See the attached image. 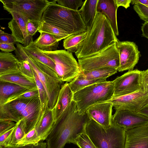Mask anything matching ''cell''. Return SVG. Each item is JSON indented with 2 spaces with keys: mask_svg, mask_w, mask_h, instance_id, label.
I'll use <instances>...</instances> for the list:
<instances>
[{
  "mask_svg": "<svg viewBox=\"0 0 148 148\" xmlns=\"http://www.w3.org/2000/svg\"><path fill=\"white\" fill-rule=\"evenodd\" d=\"M40 33L45 32L53 36L59 42L71 35L64 30L44 21H41L38 31Z\"/></svg>",
  "mask_w": 148,
  "mask_h": 148,
  "instance_id": "28",
  "label": "cell"
},
{
  "mask_svg": "<svg viewBox=\"0 0 148 148\" xmlns=\"http://www.w3.org/2000/svg\"><path fill=\"white\" fill-rule=\"evenodd\" d=\"M106 81V79H88L81 72L75 79L69 83L72 91L75 93L89 85Z\"/></svg>",
  "mask_w": 148,
  "mask_h": 148,
  "instance_id": "30",
  "label": "cell"
},
{
  "mask_svg": "<svg viewBox=\"0 0 148 148\" xmlns=\"http://www.w3.org/2000/svg\"><path fill=\"white\" fill-rule=\"evenodd\" d=\"M4 9L17 13L28 19L40 22L42 14L51 1L47 0H0Z\"/></svg>",
  "mask_w": 148,
  "mask_h": 148,
  "instance_id": "10",
  "label": "cell"
},
{
  "mask_svg": "<svg viewBox=\"0 0 148 148\" xmlns=\"http://www.w3.org/2000/svg\"><path fill=\"white\" fill-rule=\"evenodd\" d=\"M125 131L148 124V117L138 112L125 110H116L112 123Z\"/></svg>",
  "mask_w": 148,
  "mask_h": 148,
  "instance_id": "14",
  "label": "cell"
},
{
  "mask_svg": "<svg viewBox=\"0 0 148 148\" xmlns=\"http://www.w3.org/2000/svg\"><path fill=\"white\" fill-rule=\"evenodd\" d=\"M87 32L71 35L64 39L63 46L65 49L72 53H75L81 43L87 36Z\"/></svg>",
  "mask_w": 148,
  "mask_h": 148,
  "instance_id": "29",
  "label": "cell"
},
{
  "mask_svg": "<svg viewBox=\"0 0 148 148\" xmlns=\"http://www.w3.org/2000/svg\"><path fill=\"white\" fill-rule=\"evenodd\" d=\"M14 51L18 60L26 59L36 72L47 92L49 99L48 106L52 110L55 106L60 91L65 83L59 78L57 73L52 69L35 58L27 55L23 46L16 44Z\"/></svg>",
  "mask_w": 148,
  "mask_h": 148,
  "instance_id": "4",
  "label": "cell"
},
{
  "mask_svg": "<svg viewBox=\"0 0 148 148\" xmlns=\"http://www.w3.org/2000/svg\"><path fill=\"white\" fill-rule=\"evenodd\" d=\"M116 45L120 58V66L118 71L133 70L141 56L137 45L133 42L120 41L118 39Z\"/></svg>",
  "mask_w": 148,
  "mask_h": 148,
  "instance_id": "12",
  "label": "cell"
},
{
  "mask_svg": "<svg viewBox=\"0 0 148 148\" xmlns=\"http://www.w3.org/2000/svg\"><path fill=\"white\" fill-rule=\"evenodd\" d=\"M41 21L56 26L71 35L87 32L79 10L62 7L56 0L51 1L42 14Z\"/></svg>",
  "mask_w": 148,
  "mask_h": 148,
  "instance_id": "5",
  "label": "cell"
},
{
  "mask_svg": "<svg viewBox=\"0 0 148 148\" xmlns=\"http://www.w3.org/2000/svg\"><path fill=\"white\" fill-rule=\"evenodd\" d=\"M117 39L105 16L97 12L92 27L75 54L78 59L91 56L115 43Z\"/></svg>",
  "mask_w": 148,
  "mask_h": 148,
  "instance_id": "3",
  "label": "cell"
},
{
  "mask_svg": "<svg viewBox=\"0 0 148 148\" xmlns=\"http://www.w3.org/2000/svg\"><path fill=\"white\" fill-rule=\"evenodd\" d=\"M29 90H32L13 83L0 81V105L5 103L11 96Z\"/></svg>",
  "mask_w": 148,
  "mask_h": 148,
  "instance_id": "24",
  "label": "cell"
},
{
  "mask_svg": "<svg viewBox=\"0 0 148 148\" xmlns=\"http://www.w3.org/2000/svg\"><path fill=\"white\" fill-rule=\"evenodd\" d=\"M133 8L140 19L145 21H148V3L146 4L136 3L134 5Z\"/></svg>",
  "mask_w": 148,
  "mask_h": 148,
  "instance_id": "38",
  "label": "cell"
},
{
  "mask_svg": "<svg viewBox=\"0 0 148 148\" xmlns=\"http://www.w3.org/2000/svg\"><path fill=\"white\" fill-rule=\"evenodd\" d=\"M118 70L110 67H105L91 70L82 71L81 73L88 80L106 79L116 73Z\"/></svg>",
  "mask_w": 148,
  "mask_h": 148,
  "instance_id": "27",
  "label": "cell"
},
{
  "mask_svg": "<svg viewBox=\"0 0 148 148\" xmlns=\"http://www.w3.org/2000/svg\"><path fill=\"white\" fill-rule=\"evenodd\" d=\"M0 81L13 83L30 90L37 89L35 79L27 77L21 72L0 75Z\"/></svg>",
  "mask_w": 148,
  "mask_h": 148,
  "instance_id": "23",
  "label": "cell"
},
{
  "mask_svg": "<svg viewBox=\"0 0 148 148\" xmlns=\"http://www.w3.org/2000/svg\"><path fill=\"white\" fill-rule=\"evenodd\" d=\"M78 63L82 71L105 67L118 70L120 58L116 43L92 55L78 59Z\"/></svg>",
  "mask_w": 148,
  "mask_h": 148,
  "instance_id": "9",
  "label": "cell"
},
{
  "mask_svg": "<svg viewBox=\"0 0 148 148\" xmlns=\"http://www.w3.org/2000/svg\"><path fill=\"white\" fill-rule=\"evenodd\" d=\"M101 102L111 103L115 110H125L138 112L148 103V94L144 93L143 91H139L113 98L108 101Z\"/></svg>",
  "mask_w": 148,
  "mask_h": 148,
  "instance_id": "13",
  "label": "cell"
},
{
  "mask_svg": "<svg viewBox=\"0 0 148 148\" xmlns=\"http://www.w3.org/2000/svg\"><path fill=\"white\" fill-rule=\"evenodd\" d=\"M74 93L68 82L62 86L56 103L52 110L56 122L63 115L73 100Z\"/></svg>",
  "mask_w": 148,
  "mask_h": 148,
  "instance_id": "18",
  "label": "cell"
},
{
  "mask_svg": "<svg viewBox=\"0 0 148 148\" xmlns=\"http://www.w3.org/2000/svg\"><path fill=\"white\" fill-rule=\"evenodd\" d=\"M14 44L12 43H0V49L2 52L10 53L16 50V47Z\"/></svg>",
  "mask_w": 148,
  "mask_h": 148,
  "instance_id": "44",
  "label": "cell"
},
{
  "mask_svg": "<svg viewBox=\"0 0 148 148\" xmlns=\"http://www.w3.org/2000/svg\"><path fill=\"white\" fill-rule=\"evenodd\" d=\"M41 141L35 128L26 134L14 147L25 146L37 143Z\"/></svg>",
  "mask_w": 148,
  "mask_h": 148,
  "instance_id": "33",
  "label": "cell"
},
{
  "mask_svg": "<svg viewBox=\"0 0 148 148\" xmlns=\"http://www.w3.org/2000/svg\"><path fill=\"white\" fill-rule=\"evenodd\" d=\"M88 118L86 112L79 113L73 100L47 138V148H63L84 130Z\"/></svg>",
  "mask_w": 148,
  "mask_h": 148,
  "instance_id": "1",
  "label": "cell"
},
{
  "mask_svg": "<svg viewBox=\"0 0 148 148\" xmlns=\"http://www.w3.org/2000/svg\"><path fill=\"white\" fill-rule=\"evenodd\" d=\"M117 8L115 0H98L97 12L101 13L105 16L116 36L119 35L116 18Z\"/></svg>",
  "mask_w": 148,
  "mask_h": 148,
  "instance_id": "19",
  "label": "cell"
},
{
  "mask_svg": "<svg viewBox=\"0 0 148 148\" xmlns=\"http://www.w3.org/2000/svg\"><path fill=\"white\" fill-rule=\"evenodd\" d=\"M55 123L52 110L49 108L44 112L35 127L41 141L46 139L52 131Z\"/></svg>",
  "mask_w": 148,
  "mask_h": 148,
  "instance_id": "20",
  "label": "cell"
},
{
  "mask_svg": "<svg viewBox=\"0 0 148 148\" xmlns=\"http://www.w3.org/2000/svg\"><path fill=\"white\" fill-rule=\"evenodd\" d=\"M34 42L36 46L42 51H53L57 50L59 42L53 36L47 33L41 32Z\"/></svg>",
  "mask_w": 148,
  "mask_h": 148,
  "instance_id": "26",
  "label": "cell"
},
{
  "mask_svg": "<svg viewBox=\"0 0 148 148\" xmlns=\"http://www.w3.org/2000/svg\"><path fill=\"white\" fill-rule=\"evenodd\" d=\"M143 113L144 115L148 117V104L144 107Z\"/></svg>",
  "mask_w": 148,
  "mask_h": 148,
  "instance_id": "48",
  "label": "cell"
},
{
  "mask_svg": "<svg viewBox=\"0 0 148 148\" xmlns=\"http://www.w3.org/2000/svg\"><path fill=\"white\" fill-rule=\"evenodd\" d=\"M112 107L110 103H99L90 106L86 112L89 118L102 126L108 128L112 124Z\"/></svg>",
  "mask_w": 148,
  "mask_h": 148,
  "instance_id": "15",
  "label": "cell"
},
{
  "mask_svg": "<svg viewBox=\"0 0 148 148\" xmlns=\"http://www.w3.org/2000/svg\"><path fill=\"white\" fill-rule=\"evenodd\" d=\"M16 125L14 121L9 120L0 121V135L14 127Z\"/></svg>",
  "mask_w": 148,
  "mask_h": 148,
  "instance_id": "43",
  "label": "cell"
},
{
  "mask_svg": "<svg viewBox=\"0 0 148 148\" xmlns=\"http://www.w3.org/2000/svg\"><path fill=\"white\" fill-rule=\"evenodd\" d=\"M140 71L137 69L128 71L114 80V92L113 98L143 91L140 83Z\"/></svg>",
  "mask_w": 148,
  "mask_h": 148,
  "instance_id": "11",
  "label": "cell"
},
{
  "mask_svg": "<svg viewBox=\"0 0 148 148\" xmlns=\"http://www.w3.org/2000/svg\"><path fill=\"white\" fill-rule=\"evenodd\" d=\"M99 0H86L79 10L86 26L87 31L90 29L95 20Z\"/></svg>",
  "mask_w": 148,
  "mask_h": 148,
  "instance_id": "22",
  "label": "cell"
},
{
  "mask_svg": "<svg viewBox=\"0 0 148 148\" xmlns=\"http://www.w3.org/2000/svg\"><path fill=\"white\" fill-rule=\"evenodd\" d=\"M23 48L27 55L35 58L56 72L54 62L36 46L34 41L26 47L23 46Z\"/></svg>",
  "mask_w": 148,
  "mask_h": 148,
  "instance_id": "25",
  "label": "cell"
},
{
  "mask_svg": "<svg viewBox=\"0 0 148 148\" xmlns=\"http://www.w3.org/2000/svg\"><path fill=\"white\" fill-rule=\"evenodd\" d=\"M59 5L65 8L75 10L82 6L84 2L82 0H56Z\"/></svg>",
  "mask_w": 148,
  "mask_h": 148,
  "instance_id": "36",
  "label": "cell"
},
{
  "mask_svg": "<svg viewBox=\"0 0 148 148\" xmlns=\"http://www.w3.org/2000/svg\"><path fill=\"white\" fill-rule=\"evenodd\" d=\"M30 145L18 147H0V148H29Z\"/></svg>",
  "mask_w": 148,
  "mask_h": 148,
  "instance_id": "49",
  "label": "cell"
},
{
  "mask_svg": "<svg viewBox=\"0 0 148 148\" xmlns=\"http://www.w3.org/2000/svg\"><path fill=\"white\" fill-rule=\"evenodd\" d=\"M141 30L142 36L148 39V21H145L142 24Z\"/></svg>",
  "mask_w": 148,
  "mask_h": 148,
  "instance_id": "46",
  "label": "cell"
},
{
  "mask_svg": "<svg viewBox=\"0 0 148 148\" xmlns=\"http://www.w3.org/2000/svg\"><path fill=\"white\" fill-rule=\"evenodd\" d=\"M70 143L75 144L79 148H97L85 130L77 135L75 138L71 140Z\"/></svg>",
  "mask_w": 148,
  "mask_h": 148,
  "instance_id": "32",
  "label": "cell"
},
{
  "mask_svg": "<svg viewBox=\"0 0 148 148\" xmlns=\"http://www.w3.org/2000/svg\"><path fill=\"white\" fill-rule=\"evenodd\" d=\"M12 18L8 23V27L12 34L15 38L17 42L26 47L33 41L29 37L27 30L26 24L28 19L25 16L14 12H9Z\"/></svg>",
  "mask_w": 148,
  "mask_h": 148,
  "instance_id": "16",
  "label": "cell"
},
{
  "mask_svg": "<svg viewBox=\"0 0 148 148\" xmlns=\"http://www.w3.org/2000/svg\"><path fill=\"white\" fill-rule=\"evenodd\" d=\"M20 62V72L27 77L35 79L33 69L26 59L19 60Z\"/></svg>",
  "mask_w": 148,
  "mask_h": 148,
  "instance_id": "37",
  "label": "cell"
},
{
  "mask_svg": "<svg viewBox=\"0 0 148 148\" xmlns=\"http://www.w3.org/2000/svg\"><path fill=\"white\" fill-rule=\"evenodd\" d=\"M43 112L39 97L20 99L0 105V121L21 120L26 134L35 127Z\"/></svg>",
  "mask_w": 148,
  "mask_h": 148,
  "instance_id": "2",
  "label": "cell"
},
{
  "mask_svg": "<svg viewBox=\"0 0 148 148\" xmlns=\"http://www.w3.org/2000/svg\"><path fill=\"white\" fill-rule=\"evenodd\" d=\"M41 51L54 62L56 72L62 81L69 83L81 72L78 63L72 53L65 50Z\"/></svg>",
  "mask_w": 148,
  "mask_h": 148,
  "instance_id": "8",
  "label": "cell"
},
{
  "mask_svg": "<svg viewBox=\"0 0 148 148\" xmlns=\"http://www.w3.org/2000/svg\"><path fill=\"white\" fill-rule=\"evenodd\" d=\"M84 130L97 148H124L125 130L115 124L105 128L89 118Z\"/></svg>",
  "mask_w": 148,
  "mask_h": 148,
  "instance_id": "6",
  "label": "cell"
},
{
  "mask_svg": "<svg viewBox=\"0 0 148 148\" xmlns=\"http://www.w3.org/2000/svg\"><path fill=\"white\" fill-rule=\"evenodd\" d=\"M40 22L34 20L28 19L26 24L27 33L29 37L32 40L33 36L38 31Z\"/></svg>",
  "mask_w": 148,
  "mask_h": 148,
  "instance_id": "39",
  "label": "cell"
},
{
  "mask_svg": "<svg viewBox=\"0 0 148 148\" xmlns=\"http://www.w3.org/2000/svg\"><path fill=\"white\" fill-rule=\"evenodd\" d=\"M140 83L144 93L148 94V69L140 71Z\"/></svg>",
  "mask_w": 148,
  "mask_h": 148,
  "instance_id": "41",
  "label": "cell"
},
{
  "mask_svg": "<svg viewBox=\"0 0 148 148\" xmlns=\"http://www.w3.org/2000/svg\"><path fill=\"white\" fill-rule=\"evenodd\" d=\"M16 44L17 42L14 37L11 34L0 30V43Z\"/></svg>",
  "mask_w": 148,
  "mask_h": 148,
  "instance_id": "42",
  "label": "cell"
},
{
  "mask_svg": "<svg viewBox=\"0 0 148 148\" xmlns=\"http://www.w3.org/2000/svg\"><path fill=\"white\" fill-rule=\"evenodd\" d=\"M16 127L15 126L0 135V147H8L10 143Z\"/></svg>",
  "mask_w": 148,
  "mask_h": 148,
  "instance_id": "40",
  "label": "cell"
},
{
  "mask_svg": "<svg viewBox=\"0 0 148 148\" xmlns=\"http://www.w3.org/2000/svg\"><path fill=\"white\" fill-rule=\"evenodd\" d=\"M132 0H115L116 4L118 8L119 6H122L127 9L130 6Z\"/></svg>",
  "mask_w": 148,
  "mask_h": 148,
  "instance_id": "45",
  "label": "cell"
},
{
  "mask_svg": "<svg viewBox=\"0 0 148 148\" xmlns=\"http://www.w3.org/2000/svg\"><path fill=\"white\" fill-rule=\"evenodd\" d=\"M20 61L12 53L0 52V75L20 72Z\"/></svg>",
  "mask_w": 148,
  "mask_h": 148,
  "instance_id": "21",
  "label": "cell"
},
{
  "mask_svg": "<svg viewBox=\"0 0 148 148\" xmlns=\"http://www.w3.org/2000/svg\"><path fill=\"white\" fill-rule=\"evenodd\" d=\"M114 86V81H106L92 84L74 93L73 100L79 113L84 114L91 106L111 99Z\"/></svg>",
  "mask_w": 148,
  "mask_h": 148,
  "instance_id": "7",
  "label": "cell"
},
{
  "mask_svg": "<svg viewBox=\"0 0 148 148\" xmlns=\"http://www.w3.org/2000/svg\"><path fill=\"white\" fill-rule=\"evenodd\" d=\"M25 134L24 127L21 121H19L16 123V127L11 142L8 147H14Z\"/></svg>",
  "mask_w": 148,
  "mask_h": 148,
  "instance_id": "34",
  "label": "cell"
},
{
  "mask_svg": "<svg viewBox=\"0 0 148 148\" xmlns=\"http://www.w3.org/2000/svg\"><path fill=\"white\" fill-rule=\"evenodd\" d=\"M33 72L35 79L38 92L41 110L42 111L45 112L49 108V98L43 85L38 78L36 72L34 70Z\"/></svg>",
  "mask_w": 148,
  "mask_h": 148,
  "instance_id": "31",
  "label": "cell"
},
{
  "mask_svg": "<svg viewBox=\"0 0 148 148\" xmlns=\"http://www.w3.org/2000/svg\"><path fill=\"white\" fill-rule=\"evenodd\" d=\"M38 97L39 95L38 89L29 90L11 96L7 99L5 103L20 99L31 98Z\"/></svg>",
  "mask_w": 148,
  "mask_h": 148,
  "instance_id": "35",
  "label": "cell"
},
{
  "mask_svg": "<svg viewBox=\"0 0 148 148\" xmlns=\"http://www.w3.org/2000/svg\"><path fill=\"white\" fill-rule=\"evenodd\" d=\"M124 148H148V124L125 131Z\"/></svg>",
  "mask_w": 148,
  "mask_h": 148,
  "instance_id": "17",
  "label": "cell"
},
{
  "mask_svg": "<svg viewBox=\"0 0 148 148\" xmlns=\"http://www.w3.org/2000/svg\"><path fill=\"white\" fill-rule=\"evenodd\" d=\"M47 147L46 143L40 141L37 143L30 145L29 148H47Z\"/></svg>",
  "mask_w": 148,
  "mask_h": 148,
  "instance_id": "47",
  "label": "cell"
}]
</instances>
